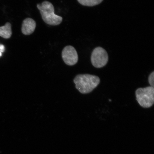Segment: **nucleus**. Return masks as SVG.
<instances>
[{"label": "nucleus", "mask_w": 154, "mask_h": 154, "mask_svg": "<svg viewBox=\"0 0 154 154\" xmlns=\"http://www.w3.org/2000/svg\"><path fill=\"white\" fill-rule=\"evenodd\" d=\"M100 81L99 77L88 74L77 75L74 80L76 89L82 94L92 92L99 85Z\"/></svg>", "instance_id": "obj_1"}, {"label": "nucleus", "mask_w": 154, "mask_h": 154, "mask_svg": "<svg viewBox=\"0 0 154 154\" xmlns=\"http://www.w3.org/2000/svg\"><path fill=\"white\" fill-rule=\"evenodd\" d=\"M37 7L40 11L42 19L46 23L55 26L62 22V17L55 14L54 6L50 2L45 1L41 5L38 4Z\"/></svg>", "instance_id": "obj_2"}, {"label": "nucleus", "mask_w": 154, "mask_h": 154, "mask_svg": "<svg viewBox=\"0 0 154 154\" xmlns=\"http://www.w3.org/2000/svg\"><path fill=\"white\" fill-rule=\"evenodd\" d=\"M137 100L144 108L151 107L154 103V88L151 86L140 88L136 90Z\"/></svg>", "instance_id": "obj_3"}, {"label": "nucleus", "mask_w": 154, "mask_h": 154, "mask_svg": "<svg viewBox=\"0 0 154 154\" xmlns=\"http://www.w3.org/2000/svg\"><path fill=\"white\" fill-rule=\"evenodd\" d=\"M91 59L94 66L97 68H101L105 66L108 61V55L103 48L97 47L92 51Z\"/></svg>", "instance_id": "obj_4"}, {"label": "nucleus", "mask_w": 154, "mask_h": 154, "mask_svg": "<svg viewBox=\"0 0 154 154\" xmlns=\"http://www.w3.org/2000/svg\"><path fill=\"white\" fill-rule=\"evenodd\" d=\"M62 57L64 63L69 66H72L78 62V53L72 46H67L63 48L62 52Z\"/></svg>", "instance_id": "obj_5"}, {"label": "nucleus", "mask_w": 154, "mask_h": 154, "mask_svg": "<svg viewBox=\"0 0 154 154\" xmlns=\"http://www.w3.org/2000/svg\"><path fill=\"white\" fill-rule=\"evenodd\" d=\"M36 26L35 21L31 18H27L23 21L22 32L25 35H30L34 32Z\"/></svg>", "instance_id": "obj_6"}, {"label": "nucleus", "mask_w": 154, "mask_h": 154, "mask_svg": "<svg viewBox=\"0 0 154 154\" xmlns=\"http://www.w3.org/2000/svg\"><path fill=\"white\" fill-rule=\"evenodd\" d=\"M12 35L11 25L10 23L7 22L5 26H0V36L6 39H8Z\"/></svg>", "instance_id": "obj_7"}, {"label": "nucleus", "mask_w": 154, "mask_h": 154, "mask_svg": "<svg viewBox=\"0 0 154 154\" xmlns=\"http://www.w3.org/2000/svg\"><path fill=\"white\" fill-rule=\"evenodd\" d=\"M78 2L83 5L93 7L100 4L103 0H77Z\"/></svg>", "instance_id": "obj_8"}, {"label": "nucleus", "mask_w": 154, "mask_h": 154, "mask_svg": "<svg viewBox=\"0 0 154 154\" xmlns=\"http://www.w3.org/2000/svg\"><path fill=\"white\" fill-rule=\"evenodd\" d=\"M149 82L152 87H154V72H153L150 74L149 77Z\"/></svg>", "instance_id": "obj_9"}, {"label": "nucleus", "mask_w": 154, "mask_h": 154, "mask_svg": "<svg viewBox=\"0 0 154 154\" xmlns=\"http://www.w3.org/2000/svg\"><path fill=\"white\" fill-rule=\"evenodd\" d=\"M5 48L4 45L0 44V52L3 53L5 51Z\"/></svg>", "instance_id": "obj_10"}, {"label": "nucleus", "mask_w": 154, "mask_h": 154, "mask_svg": "<svg viewBox=\"0 0 154 154\" xmlns=\"http://www.w3.org/2000/svg\"><path fill=\"white\" fill-rule=\"evenodd\" d=\"M2 55V53L0 52V57H1Z\"/></svg>", "instance_id": "obj_11"}]
</instances>
